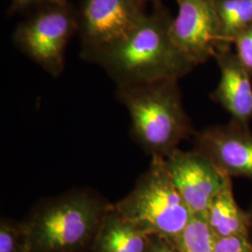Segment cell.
I'll return each mask as SVG.
<instances>
[{"label":"cell","instance_id":"obj_1","mask_svg":"<svg viewBox=\"0 0 252 252\" xmlns=\"http://www.w3.org/2000/svg\"><path fill=\"white\" fill-rule=\"evenodd\" d=\"M173 19L162 3L154 5L131 32L95 55L91 63L103 67L117 86L179 81L195 65L172 38Z\"/></svg>","mask_w":252,"mask_h":252},{"label":"cell","instance_id":"obj_2","mask_svg":"<svg viewBox=\"0 0 252 252\" xmlns=\"http://www.w3.org/2000/svg\"><path fill=\"white\" fill-rule=\"evenodd\" d=\"M112 204L89 189L38 203L24 221L31 252H88Z\"/></svg>","mask_w":252,"mask_h":252},{"label":"cell","instance_id":"obj_3","mask_svg":"<svg viewBox=\"0 0 252 252\" xmlns=\"http://www.w3.org/2000/svg\"><path fill=\"white\" fill-rule=\"evenodd\" d=\"M178 81H153L116 89V99L129 113L133 138L153 158L167 157L192 132Z\"/></svg>","mask_w":252,"mask_h":252},{"label":"cell","instance_id":"obj_4","mask_svg":"<svg viewBox=\"0 0 252 252\" xmlns=\"http://www.w3.org/2000/svg\"><path fill=\"white\" fill-rule=\"evenodd\" d=\"M114 207L146 234L171 239L180 235L193 218L173 183L163 158H153L150 168Z\"/></svg>","mask_w":252,"mask_h":252},{"label":"cell","instance_id":"obj_5","mask_svg":"<svg viewBox=\"0 0 252 252\" xmlns=\"http://www.w3.org/2000/svg\"><path fill=\"white\" fill-rule=\"evenodd\" d=\"M78 32V10L68 1L36 9L19 23L12 42L54 78L65 66V51Z\"/></svg>","mask_w":252,"mask_h":252},{"label":"cell","instance_id":"obj_6","mask_svg":"<svg viewBox=\"0 0 252 252\" xmlns=\"http://www.w3.org/2000/svg\"><path fill=\"white\" fill-rule=\"evenodd\" d=\"M137 0H81L78 10L81 56L91 60L131 32L146 11Z\"/></svg>","mask_w":252,"mask_h":252},{"label":"cell","instance_id":"obj_7","mask_svg":"<svg viewBox=\"0 0 252 252\" xmlns=\"http://www.w3.org/2000/svg\"><path fill=\"white\" fill-rule=\"evenodd\" d=\"M179 13L173 19L176 46L195 66L214 57L221 42L216 0H176Z\"/></svg>","mask_w":252,"mask_h":252},{"label":"cell","instance_id":"obj_8","mask_svg":"<svg viewBox=\"0 0 252 252\" xmlns=\"http://www.w3.org/2000/svg\"><path fill=\"white\" fill-rule=\"evenodd\" d=\"M163 160L173 183L192 215L206 219L211 201L231 177L195 151L177 149Z\"/></svg>","mask_w":252,"mask_h":252},{"label":"cell","instance_id":"obj_9","mask_svg":"<svg viewBox=\"0 0 252 252\" xmlns=\"http://www.w3.org/2000/svg\"><path fill=\"white\" fill-rule=\"evenodd\" d=\"M248 127L232 121L207 128L196 135L195 152L229 177L252 179V135Z\"/></svg>","mask_w":252,"mask_h":252},{"label":"cell","instance_id":"obj_10","mask_svg":"<svg viewBox=\"0 0 252 252\" xmlns=\"http://www.w3.org/2000/svg\"><path fill=\"white\" fill-rule=\"evenodd\" d=\"M220 71L219 85L211 97L228 111L233 121L249 126L252 120V77L236 54L229 48H219L214 56Z\"/></svg>","mask_w":252,"mask_h":252},{"label":"cell","instance_id":"obj_11","mask_svg":"<svg viewBox=\"0 0 252 252\" xmlns=\"http://www.w3.org/2000/svg\"><path fill=\"white\" fill-rule=\"evenodd\" d=\"M151 235L122 215L112 204L92 247L93 252H145Z\"/></svg>","mask_w":252,"mask_h":252},{"label":"cell","instance_id":"obj_12","mask_svg":"<svg viewBox=\"0 0 252 252\" xmlns=\"http://www.w3.org/2000/svg\"><path fill=\"white\" fill-rule=\"evenodd\" d=\"M206 220L214 237L248 236L250 218L234 199L231 179L211 201Z\"/></svg>","mask_w":252,"mask_h":252},{"label":"cell","instance_id":"obj_13","mask_svg":"<svg viewBox=\"0 0 252 252\" xmlns=\"http://www.w3.org/2000/svg\"><path fill=\"white\" fill-rule=\"evenodd\" d=\"M221 26L219 48H229L235 37L252 26V0H216Z\"/></svg>","mask_w":252,"mask_h":252},{"label":"cell","instance_id":"obj_14","mask_svg":"<svg viewBox=\"0 0 252 252\" xmlns=\"http://www.w3.org/2000/svg\"><path fill=\"white\" fill-rule=\"evenodd\" d=\"M173 240L182 252H213L214 235L202 217L193 216L185 230Z\"/></svg>","mask_w":252,"mask_h":252},{"label":"cell","instance_id":"obj_15","mask_svg":"<svg viewBox=\"0 0 252 252\" xmlns=\"http://www.w3.org/2000/svg\"><path fill=\"white\" fill-rule=\"evenodd\" d=\"M0 252H31L28 233L24 221L1 218Z\"/></svg>","mask_w":252,"mask_h":252},{"label":"cell","instance_id":"obj_16","mask_svg":"<svg viewBox=\"0 0 252 252\" xmlns=\"http://www.w3.org/2000/svg\"><path fill=\"white\" fill-rule=\"evenodd\" d=\"M235 54L245 70L252 78V26L245 29L234 41Z\"/></svg>","mask_w":252,"mask_h":252},{"label":"cell","instance_id":"obj_17","mask_svg":"<svg viewBox=\"0 0 252 252\" xmlns=\"http://www.w3.org/2000/svg\"><path fill=\"white\" fill-rule=\"evenodd\" d=\"M213 252H252V247L248 236L214 237Z\"/></svg>","mask_w":252,"mask_h":252},{"label":"cell","instance_id":"obj_18","mask_svg":"<svg viewBox=\"0 0 252 252\" xmlns=\"http://www.w3.org/2000/svg\"><path fill=\"white\" fill-rule=\"evenodd\" d=\"M68 0H10L9 13L10 15L16 13H31L36 9L54 4H63Z\"/></svg>","mask_w":252,"mask_h":252},{"label":"cell","instance_id":"obj_19","mask_svg":"<svg viewBox=\"0 0 252 252\" xmlns=\"http://www.w3.org/2000/svg\"><path fill=\"white\" fill-rule=\"evenodd\" d=\"M145 252H182L171 238L162 235H151Z\"/></svg>","mask_w":252,"mask_h":252},{"label":"cell","instance_id":"obj_20","mask_svg":"<svg viewBox=\"0 0 252 252\" xmlns=\"http://www.w3.org/2000/svg\"><path fill=\"white\" fill-rule=\"evenodd\" d=\"M142 6H146L148 3H153V5H158L162 3V0H137Z\"/></svg>","mask_w":252,"mask_h":252}]
</instances>
